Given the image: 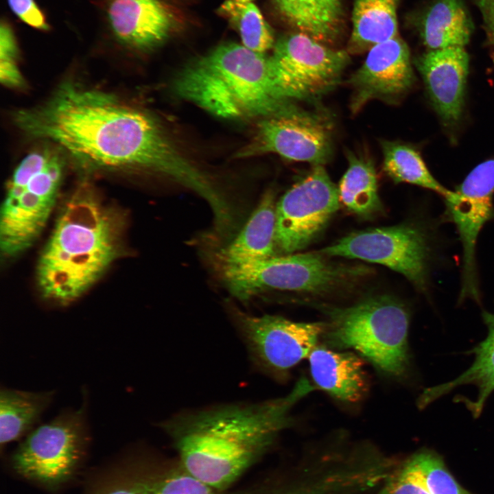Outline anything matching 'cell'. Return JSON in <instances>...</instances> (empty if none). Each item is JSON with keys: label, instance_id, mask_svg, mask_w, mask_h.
<instances>
[{"label": "cell", "instance_id": "cell-1", "mask_svg": "<svg viewBox=\"0 0 494 494\" xmlns=\"http://www.w3.org/2000/svg\"><path fill=\"white\" fill-rule=\"evenodd\" d=\"M27 135L56 143L95 168L162 176L212 198L216 183L188 158L148 113L115 95L62 84L43 104L13 116Z\"/></svg>", "mask_w": 494, "mask_h": 494}, {"label": "cell", "instance_id": "cell-2", "mask_svg": "<svg viewBox=\"0 0 494 494\" xmlns=\"http://www.w3.org/2000/svg\"><path fill=\"white\" fill-rule=\"evenodd\" d=\"M315 388L301 378L288 395L187 412L162 423L183 469L217 490L230 486L293 423L294 405Z\"/></svg>", "mask_w": 494, "mask_h": 494}, {"label": "cell", "instance_id": "cell-3", "mask_svg": "<svg viewBox=\"0 0 494 494\" xmlns=\"http://www.w3.org/2000/svg\"><path fill=\"white\" fill-rule=\"evenodd\" d=\"M126 214L88 186L62 203L36 267L47 302L66 306L85 294L126 252Z\"/></svg>", "mask_w": 494, "mask_h": 494}, {"label": "cell", "instance_id": "cell-4", "mask_svg": "<svg viewBox=\"0 0 494 494\" xmlns=\"http://www.w3.org/2000/svg\"><path fill=\"white\" fill-rule=\"evenodd\" d=\"M174 88L180 97L223 118H263L291 103L276 83L270 58L233 43L189 62Z\"/></svg>", "mask_w": 494, "mask_h": 494}, {"label": "cell", "instance_id": "cell-5", "mask_svg": "<svg viewBox=\"0 0 494 494\" xmlns=\"http://www.w3.org/2000/svg\"><path fill=\"white\" fill-rule=\"evenodd\" d=\"M319 307L328 318L322 337L326 346L353 351L386 376L408 375L410 313L403 303L379 295L349 307Z\"/></svg>", "mask_w": 494, "mask_h": 494}, {"label": "cell", "instance_id": "cell-6", "mask_svg": "<svg viewBox=\"0 0 494 494\" xmlns=\"http://www.w3.org/2000/svg\"><path fill=\"white\" fill-rule=\"evenodd\" d=\"M64 161L51 149L27 154L6 185L0 211V250L5 259L30 248L46 227L58 201Z\"/></svg>", "mask_w": 494, "mask_h": 494}, {"label": "cell", "instance_id": "cell-7", "mask_svg": "<svg viewBox=\"0 0 494 494\" xmlns=\"http://www.w3.org/2000/svg\"><path fill=\"white\" fill-rule=\"evenodd\" d=\"M323 255L294 254L242 265H224V280L232 294L246 301L272 289L324 294L368 272L363 267L329 262Z\"/></svg>", "mask_w": 494, "mask_h": 494}, {"label": "cell", "instance_id": "cell-8", "mask_svg": "<svg viewBox=\"0 0 494 494\" xmlns=\"http://www.w3.org/2000/svg\"><path fill=\"white\" fill-rule=\"evenodd\" d=\"M270 56L276 83L283 97L315 103L340 82L350 62L349 53L331 48L300 32L279 38Z\"/></svg>", "mask_w": 494, "mask_h": 494}, {"label": "cell", "instance_id": "cell-9", "mask_svg": "<svg viewBox=\"0 0 494 494\" xmlns=\"http://www.w3.org/2000/svg\"><path fill=\"white\" fill-rule=\"evenodd\" d=\"M333 151V121L318 110H309L290 103L263 117L250 142L237 158L273 153L294 161L324 165Z\"/></svg>", "mask_w": 494, "mask_h": 494}, {"label": "cell", "instance_id": "cell-10", "mask_svg": "<svg viewBox=\"0 0 494 494\" xmlns=\"http://www.w3.org/2000/svg\"><path fill=\"white\" fill-rule=\"evenodd\" d=\"M320 253L385 266L419 290H427L430 248L425 230L417 225L403 223L353 232Z\"/></svg>", "mask_w": 494, "mask_h": 494}, {"label": "cell", "instance_id": "cell-11", "mask_svg": "<svg viewBox=\"0 0 494 494\" xmlns=\"http://www.w3.org/2000/svg\"><path fill=\"white\" fill-rule=\"evenodd\" d=\"M255 366L280 377L308 357L325 331V322H295L281 316H256L231 308Z\"/></svg>", "mask_w": 494, "mask_h": 494}, {"label": "cell", "instance_id": "cell-12", "mask_svg": "<svg viewBox=\"0 0 494 494\" xmlns=\"http://www.w3.org/2000/svg\"><path fill=\"white\" fill-rule=\"evenodd\" d=\"M85 403L61 412L27 436L12 457L21 475L47 484L67 478L78 461L86 439Z\"/></svg>", "mask_w": 494, "mask_h": 494}, {"label": "cell", "instance_id": "cell-13", "mask_svg": "<svg viewBox=\"0 0 494 494\" xmlns=\"http://www.w3.org/2000/svg\"><path fill=\"white\" fill-rule=\"evenodd\" d=\"M339 203L338 188L322 165H314L277 202V247L287 255L305 248L322 231Z\"/></svg>", "mask_w": 494, "mask_h": 494}, {"label": "cell", "instance_id": "cell-14", "mask_svg": "<svg viewBox=\"0 0 494 494\" xmlns=\"http://www.w3.org/2000/svg\"><path fill=\"white\" fill-rule=\"evenodd\" d=\"M494 157L477 165L445 199L446 215L457 229L462 247L459 303L471 298L480 302L475 261L479 234L494 218Z\"/></svg>", "mask_w": 494, "mask_h": 494}, {"label": "cell", "instance_id": "cell-15", "mask_svg": "<svg viewBox=\"0 0 494 494\" xmlns=\"http://www.w3.org/2000/svg\"><path fill=\"white\" fill-rule=\"evenodd\" d=\"M409 49L399 36L368 51L363 64L351 76L350 108L358 113L375 99L391 101L405 93L414 82Z\"/></svg>", "mask_w": 494, "mask_h": 494}, {"label": "cell", "instance_id": "cell-16", "mask_svg": "<svg viewBox=\"0 0 494 494\" xmlns=\"http://www.w3.org/2000/svg\"><path fill=\"white\" fill-rule=\"evenodd\" d=\"M109 27L122 45L141 51L158 46L176 26L175 15L163 0H106Z\"/></svg>", "mask_w": 494, "mask_h": 494}, {"label": "cell", "instance_id": "cell-17", "mask_svg": "<svg viewBox=\"0 0 494 494\" xmlns=\"http://www.w3.org/2000/svg\"><path fill=\"white\" fill-rule=\"evenodd\" d=\"M469 62L464 47L430 50L416 60L432 104L447 124L461 117Z\"/></svg>", "mask_w": 494, "mask_h": 494}, {"label": "cell", "instance_id": "cell-18", "mask_svg": "<svg viewBox=\"0 0 494 494\" xmlns=\"http://www.w3.org/2000/svg\"><path fill=\"white\" fill-rule=\"evenodd\" d=\"M308 359L314 383L334 399L356 403L366 395L367 375L362 357L355 353L316 346Z\"/></svg>", "mask_w": 494, "mask_h": 494}, {"label": "cell", "instance_id": "cell-19", "mask_svg": "<svg viewBox=\"0 0 494 494\" xmlns=\"http://www.w3.org/2000/svg\"><path fill=\"white\" fill-rule=\"evenodd\" d=\"M275 194L267 191L239 233L220 252L224 265H242L276 256Z\"/></svg>", "mask_w": 494, "mask_h": 494}, {"label": "cell", "instance_id": "cell-20", "mask_svg": "<svg viewBox=\"0 0 494 494\" xmlns=\"http://www.w3.org/2000/svg\"><path fill=\"white\" fill-rule=\"evenodd\" d=\"M282 16L298 32L326 44L337 41L342 33V0H274Z\"/></svg>", "mask_w": 494, "mask_h": 494}, {"label": "cell", "instance_id": "cell-21", "mask_svg": "<svg viewBox=\"0 0 494 494\" xmlns=\"http://www.w3.org/2000/svg\"><path fill=\"white\" fill-rule=\"evenodd\" d=\"M486 338L472 352L475 360L471 366L454 379L425 390L418 399L417 405L423 409L433 401L463 385H474L478 389L477 399L466 401L467 408L474 418L482 413L485 402L494 391V323H485Z\"/></svg>", "mask_w": 494, "mask_h": 494}, {"label": "cell", "instance_id": "cell-22", "mask_svg": "<svg viewBox=\"0 0 494 494\" xmlns=\"http://www.w3.org/2000/svg\"><path fill=\"white\" fill-rule=\"evenodd\" d=\"M398 0H355L347 52L361 54L398 36Z\"/></svg>", "mask_w": 494, "mask_h": 494}, {"label": "cell", "instance_id": "cell-23", "mask_svg": "<svg viewBox=\"0 0 494 494\" xmlns=\"http://www.w3.org/2000/svg\"><path fill=\"white\" fill-rule=\"evenodd\" d=\"M349 166L338 188L340 202L351 213L370 218L382 211L376 171L366 154L347 153Z\"/></svg>", "mask_w": 494, "mask_h": 494}, {"label": "cell", "instance_id": "cell-24", "mask_svg": "<svg viewBox=\"0 0 494 494\" xmlns=\"http://www.w3.org/2000/svg\"><path fill=\"white\" fill-rule=\"evenodd\" d=\"M471 30V20L460 0H438L425 15L422 37L430 50L464 47Z\"/></svg>", "mask_w": 494, "mask_h": 494}, {"label": "cell", "instance_id": "cell-25", "mask_svg": "<svg viewBox=\"0 0 494 494\" xmlns=\"http://www.w3.org/2000/svg\"><path fill=\"white\" fill-rule=\"evenodd\" d=\"M54 391L29 392L12 388L0 391V442H12L30 430L49 405Z\"/></svg>", "mask_w": 494, "mask_h": 494}, {"label": "cell", "instance_id": "cell-26", "mask_svg": "<svg viewBox=\"0 0 494 494\" xmlns=\"http://www.w3.org/2000/svg\"><path fill=\"white\" fill-rule=\"evenodd\" d=\"M386 174L395 183L415 185L441 196L444 199L454 193L434 178L419 152L406 144L384 140L381 142Z\"/></svg>", "mask_w": 494, "mask_h": 494}, {"label": "cell", "instance_id": "cell-27", "mask_svg": "<svg viewBox=\"0 0 494 494\" xmlns=\"http://www.w3.org/2000/svg\"><path fill=\"white\" fill-rule=\"evenodd\" d=\"M219 12L236 28L246 48L264 54L274 47L271 28L252 1L226 0L220 7Z\"/></svg>", "mask_w": 494, "mask_h": 494}, {"label": "cell", "instance_id": "cell-28", "mask_svg": "<svg viewBox=\"0 0 494 494\" xmlns=\"http://www.w3.org/2000/svg\"><path fill=\"white\" fill-rule=\"evenodd\" d=\"M408 461L430 494H471L449 471L443 458L432 450H421Z\"/></svg>", "mask_w": 494, "mask_h": 494}, {"label": "cell", "instance_id": "cell-29", "mask_svg": "<svg viewBox=\"0 0 494 494\" xmlns=\"http://www.w3.org/2000/svg\"><path fill=\"white\" fill-rule=\"evenodd\" d=\"M153 494H226L196 479L184 469L153 480ZM247 494H318L310 483Z\"/></svg>", "mask_w": 494, "mask_h": 494}, {"label": "cell", "instance_id": "cell-30", "mask_svg": "<svg viewBox=\"0 0 494 494\" xmlns=\"http://www.w3.org/2000/svg\"><path fill=\"white\" fill-rule=\"evenodd\" d=\"M18 48L10 25L2 21L0 27V80L5 86L21 87L23 78L17 63Z\"/></svg>", "mask_w": 494, "mask_h": 494}, {"label": "cell", "instance_id": "cell-31", "mask_svg": "<svg viewBox=\"0 0 494 494\" xmlns=\"http://www.w3.org/2000/svg\"><path fill=\"white\" fill-rule=\"evenodd\" d=\"M374 494H430L415 470L406 460Z\"/></svg>", "mask_w": 494, "mask_h": 494}, {"label": "cell", "instance_id": "cell-32", "mask_svg": "<svg viewBox=\"0 0 494 494\" xmlns=\"http://www.w3.org/2000/svg\"><path fill=\"white\" fill-rule=\"evenodd\" d=\"M8 2L12 12L24 23L41 30L49 29L44 14L34 0H8Z\"/></svg>", "mask_w": 494, "mask_h": 494}, {"label": "cell", "instance_id": "cell-33", "mask_svg": "<svg viewBox=\"0 0 494 494\" xmlns=\"http://www.w3.org/2000/svg\"><path fill=\"white\" fill-rule=\"evenodd\" d=\"M104 494H153V480H134L113 486Z\"/></svg>", "mask_w": 494, "mask_h": 494}, {"label": "cell", "instance_id": "cell-34", "mask_svg": "<svg viewBox=\"0 0 494 494\" xmlns=\"http://www.w3.org/2000/svg\"><path fill=\"white\" fill-rule=\"evenodd\" d=\"M489 44L494 45V0H477Z\"/></svg>", "mask_w": 494, "mask_h": 494}, {"label": "cell", "instance_id": "cell-35", "mask_svg": "<svg viewBox=\"0 0 494 494\" xmlns=\"http://www.w3.org/2000/svg\"><path fill=\"white\" fill-rule=\"evenodd\" d=\"M482 318L484 323H494V313L493 314L487 311H484L482 313Z\"/></svg>", "mask_w": 494, "mask_h": 494}, {"label": "cell", "instance_id": "cell-36", "mask_svg": "<svg viewBox=\"0 0 494 494\" xmlns=\"http://www.w3.org/2000/svg\"><path fill=\"white\" fill-rule=\"evenodd\" d=\"M236 1L242 2V3H246V2L252 1V0H236Z\"/></svg>", "mask_w": 494, "mask_h": 494}]
</instances>
